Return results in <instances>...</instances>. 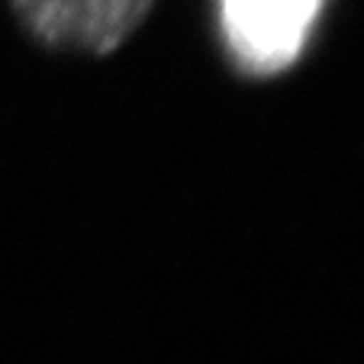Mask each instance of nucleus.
I'll use <instances>...</instances> for the list:
<instances>
[{
  "label": "nucleus",
  "instance_id": "f257e3e1",
  "mask_svg": "<svg viewBox=\"0 0 364 364\" xmlns=\"http://www.w3.org/2000/svg\"><path fill=\"white\" fill-rule=\"evenodd\" d=\"M159 0H10L20 26L55 52L110 55Z\"/></svg>",
  "mask_w": 364,
  "mask_h": 364
},
{
  "label": "nucleus",
  "instance_id": "f03ea898",
  "mask_svg": "<svg viewBox=\"0 0 364 364\" xmlns=\"http://www.w3.org/2000/svg\"><path fill=\"white\" fill-rule=\"evenodd\" d=\"M323 0H220V23L239 68L277 75L300 58Z\"/></svg>",
  "mask_w": 364,
  "mask_h": 364
}]
</instances>
